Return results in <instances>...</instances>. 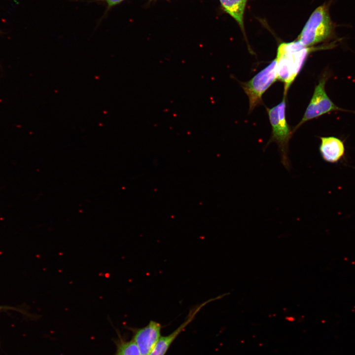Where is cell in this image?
Wrapping results in <instances>:
<instances>
[{"instance_id":"cell-1","label":"cell","mask_w":355,"mask_h":355,"mask_svg":"<svg viewBox=\"0 0 355 355\" xmlns=\"http://www.w3.org/2000/svg\"><path fill=\"white\" fill-rule=\"evenodd\" d=\"M312 49L297 40L283 42L278 46L276 58L277 79L284 83L285 95Z\"/></svg>"},{"instance_id":"cell-2","label":"cell","mask_w":355,"mask_h":355,"mask_svg":"<svg viewBox=\"0 0 355 355\" xmlns=\"http://www.w3.org/2000/svg\"><path fill=\"white\" fill-rule=\"evenodd\" d=\"M334 28L328 4H324L312 12L297 40L304 46L310 47L330 38L334 32Z\"/></svg>"},{"instance_id":"cell-3","label":"cell","mask_w":355,"mask_h":355,"mask_svg":"<svg viewBox=\"0 0 355 355\" xmlns=\"http://www.w3.org/2000/svg\"><path fill=\"white\" fill-rule=\"evenodd\" d=\"M285 112L284 99L277 106L268 109L272 135L265 147L271 142H276L280 151L281 163L287 170H289L288 143L293 133L286 122Z\"/></svg>"},{"instance_id":"cell-4","label":"cell","mask_w":355,"mask_h":355,"mask_svg":"<svg viewBox=\"0 0 355 355\" xmlns=\"http://www.w3.org/2000/svg\"><path fill=\"white\" fill-rule=\"evenodd\" d=\"M277 79V60L275 59L250 80L243 83L242 87L248 97L249 111L260 103L263 94Z\"/></svg>"},{"instance_id":"cell-5","label":"cell","mask_w":355,"mask_h":355,"mask_svg":"<svg viewBox=\"0 0 355 355\" xmlns=\"http://www.w3.org/2000/svg\"><path fill=\"white\" fill-rule=\"evenodd\" d=\"M327 79L326 75H323L316 85L304 116L292 130V133L307 121L332 111L344 110L336 106L327 96L325 90Z\"/></svg>"},{"instance_id":"cell-6","label":"cell","mask_w":355,"mask_h":355,"mask_svg":"<svg viewBox=\"0 0 355 355\" xmlns=\"http://www.w3.org/2000/svg\"><path fill=\"white\" fill-rule=\"evenodd\" d=\"M161 324L151 320L144 327L135 333L134 341L137 344L141 355H149L161 337Z\"/></svg>"},{"instance_id":"cell-7","label":"cell","mask_w":355,"mask_h":355,"mask_svg":"<svg viewBox=\"0 0 355 355\" xmlns=\"http://www.w3.org/2000/svg\"><path fill=\"white\" fill-rule=\"evenodd\" d=\"M218 299L217 297L212 298L197 306L190 312L188 318L180 326L171 334L166 336H161L157 342L153 350L149 355H165L171 344L179 334L192 320L196 314L207 304Z\"/></svg>"},{"instance_id":"cell-8","label":"cell","mask_w":355,"mask_h":355,"mask_svg":"<svg viewBox=\"0 0 355 355\" xmlns=\"http://www.w3.org/2000/svg\"><path fill=\"white\" fill-rule=\"evenodd\" d=\"M320 139L319 151L325 161L334 163L342 158L345 148L342 140L333 136L322 137Z\"/></svg>"},{"instance_id":"cell-9","label":"cell","mask_w":355,"mask_h":355,"mask_svg":"<svg viewBox=\"0 0 355 355\" xmlns=\"http://www.w3.org/2000/svg\"><path fill=\"white\" fill-rule=\"evenodd\" d=\"M248 0H219L222 9L238 23L245 34L244 14Z\"/></svg>"},{"instance_id":"cell-10","label":"cell","mask_w":355,"mask_h":355,"mask_svg":"<svg viewBox=\"0 0 355 355\" xmlns=\"http://www.w3.org/2000/svg\"><path fill=\"white\" fill-rule=\"evenodd\" d=\"M116 355H141L139 349L134 340L120 343Z\"/></svg>"},{"instance_id":"cell-11","label":"cell","mask_w":355,"mask_h":355,"mask_svg":"<svg viewBox=\"0 0 355 355\" xmlns=\"http://www.w3.org/2000/svg\"><path fill=\"white\" fill-rule=\"evenodd\" d=\"M124 0H94V1L105 4L106 7V11H108L113 6L120 4Z\"/></svg>"},{"instance_id":"cell-12","label":"cell","mask_w":355,"mask_h":355,"mask_svg":"<svg viewBox=\"0 0 355 355\" xmlns=\"http://www.w3.org/2000/svg\"></svg>"}]
</instances>
